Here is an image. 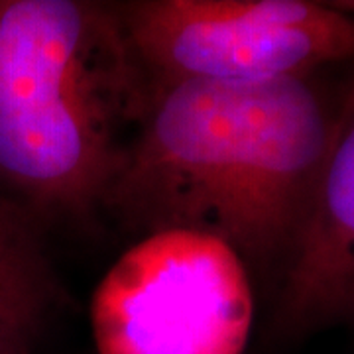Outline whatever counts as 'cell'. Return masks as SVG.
Instances as JSON below:
<instances>
[{"mask_svg": "<svg viewBox=\"0 0 354 354\" xmlns=\"http://www.w3.org/2000/svg\"><path fill=\"white\" fill-rule=\"evenodd\" d=\"M146 104L81 91L0 113V187L34 215L97 207L120 150L114 134Z\"/></svg>", "mask_w": 354, "mask_h": 354, "instance_id": "cell-5", "label": "cell"}, {"mask_svg": "<svg viewBox=\"0 0 354 354\" xmlns=\"http://www.w3.org/2000/svg\"><path fill=\"white\" fill-rule=\"evenodd\" d=\"M330 4H333L337 10L354 16V0H346V2H330Z\"/></svg>", "mask_w": 354, "mask_h": 354, "instance_id": "cell-8", "label": "cell"}, {"mask_svg": "<svg viewBox=\"0 0 354 354\" xmlns=\"http://www.w3.org/2000/svg\"><path fill=\"white\" fill-rule=\"evenodd\" d=\"M150 101L118 10L81 0H0V113L67 93Z\"/></svg>", "mask_w": 354, "mask_h": 354, "instance_id": "cell-4", "label": "cell"}, {"mask_svg": "<svg viewBox=\"0 0 354 354\" xmlns=\"http://www.w3.org/2000/svg\"><path fill=\"white\" fill-rule=\"evenodd\" d=\"M337 104L313 75L152 85L101 203L134 232L216 236L244 264L278 268L304 227Z\"/></svg>", "mask_w": 354, "mask_h": 354, "instance_id": "cell-1", "label": "cell"}, {"mask_svg": "<svg viewBox=\"0 0 354 354\" xmlns=\"http://www.w3.org/2000/svg\"><path fill=\"white\" fill-rule=\"evenodd\" d=\"M59 301L38 215L0 189V354H32Z\"/></svg>", "mask_w": 354, "mask_h": 354, "instance_id": "cell-7", "label": "cell"}, {"mask_svg": "<svg viewBox=\"0 0 354 354\" xmlns=\"http://www.w3.org/2000/svg\"><path fill=\"white\" fill-rule=\"evenodd\" d=\"M354 323V77L337 104L311 205L279 279L276 327Z\"/></svg>", "mask_w": 354, "mask_h": 354, "instance_id": "cell-6", "label": "cell"}, {"mask_svg": "<svg viewBox=\"0 0 354 354\" xmlns=\"http://www.w3.org/2000/svg\"><path fill=\"white\" fill-rule=\"evenodd\" d=\"M252 321L250 270L239 252L183 228L144 234L91 299L99 354H242Z\"/></svg>", "mask_w": 354, "mask_h": 354, "instance_id": "cell-2", "label": "cell"}, {"mask_svg": "<svg viewBox=\"0 0 354 354\" xmlns=\"http://www.w3.org/2000/svg\"><path fill=\"white\" fill-rule=\"evenodd\" d=\"M152 85L264 83L354 59V16L307 0H142L118 10Z\"/></svg>", "mask_w": 354, "mask_h": 354, "instance_id": "cell-3", "label": "cell"}]
</instances>
